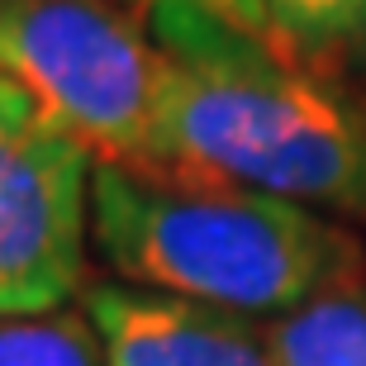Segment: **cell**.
Instances as JSON below:
<instances>
[{"instance_id":"6da1fadb","label":"cell","mask_w":366,"mask_h":366,"mask_svg":"<svg viewBox=\"0 0 366 366\" xmlns=\"http://www.w3.org/2000/svg\"><path fill=\"white\" fill-rule=\"evenodd\" d=\"M162 109L152 167L366 219V114L324 71L195 0H152Z\"/></svg>"},{"instance_id":"7a4b0ae2","label":"cell","mask_w":366,"mask_h":366,"mask_svg":"<svg viewBox=\"0 0 366 366\" xmlns=\"http://www.w3.org/2000/svg\"><path fill=\"white\" fill-rule=\"evenodd\" d=\"M91 238L124 285L247 319L366 281L362 243L319 209L172 172L95 167Z\"/></svg>"},{"instance_id":"3957f363","label":"cell","mask_w":366,"mask_h":366,"mask_svg":"<svg viewBox=\"0 0 366 366\" xmlns=\"http://www.w3.org/2000/svg\"><path fill=\"white\" fill-rule=\"evenodd\" d=\"M0 76L95 167H152L162 53L124 0H0Z\"/></svg>"},{"instance_id":"277c9868","label":"cell","mask_w":366,"mask_h":366,"mask_svg":"<svg viewBox=\"0 0 366 366\" xmlns=\"http://www.w3.org/2000/svg\"><path fill=\"white\" fill-rule=\"evenodd\" d=\"M95 162L0 76V314L62 310L86 272Z\"/></svg>"},{"instance_id":"5b68a950","label":"cell","mask_w":366,"mask_h":366,"mask_svg":"<svg viewBox=\"0 0 366 366\" xmlns=\"http://www.w3.org/2000/svg\"><path fill=\"white\" fill-rule=\"evenodd\" d=\"M105 366H276L267 328L247 314L105 281L86 290Z\"/></svg>"},{"instance_id":"8992f818","label":"cell","mask_w":366,"mask_h":366,"mask_svg":"<svg viewBox=\"0 0 366 366\" xmlns=\"http://www.w3.org/2000/svg\"><path fill=\"white\" fill-rule=\"evenodd\" d=\"M262 328L276 366H366V281L314 295Z\"/></svg>"},{"instance_id":"52a82bcc","label":"cell","mask_w":366,"mask_h":366,"mask_svg":"<svg viewBox=\"0 0 366 366\" xmlns=\"http://www.w3.org/2000/svg\"><path fill=\"white\" fill-rule=\"evenodd\" d=\"M272 43L324 71L366 48V0H267Z\"/></svg>"},{"instance_id":"ba28073f","label":"cell","mask_w":366,"mask_h":366,"mask_svg":"<svg viewBox=\"0 0 366 366\" xmlns=\"http://www.w3.org/2000/svg\"><path fill=\"white\" fill-rule=\"evenodd\" d=\"M0 366H105L86 314H0Z\"/></svg>"},{"instance_id":"9c48e42d","label":"cell","mask_w":366,"mask_h":366,"mask_svg":"<svg viewBox=\"0 0 366 366\" xmlns=\"http://www.w3.org/2000/svg\"><path fill=\"white\" fill-rule=\"evenodd\" d=\"M134 10H148L152 0H124ZM209 14H219L224 24L243 29V34H257V39H272V19H267V0H195Z\"/></svg>"}]
</instances>
